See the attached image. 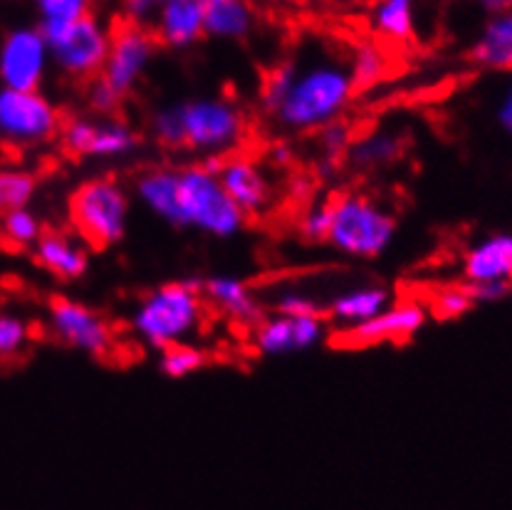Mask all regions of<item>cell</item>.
<instances>
[{"label":"cell","instance_id":"obj_1","mask_svg":"<svg viewBox=\"0 0 512 510\" xmlns=\"http://www.w3.org/2000/svg\"><path fill=\"white\" fill-rule=\"evenodd\" d=\"M357 92L347 52L327 40H307L268 72L260 102L282 132L317 134L347 114Z\"/></svg>","mask_w":512,"mask_h":510},{"label":"cell","instance_id":"obj_2","mask_svg":"<svg viewBox=\"0 0 512 510\" xmlns=\"http://www.w3.org/2000/svg\"><path fill=\"white\" fill-rule=\"evenodd\" d=\"M149 134L169 152H196L203 159H226L248 134V122L228 97H193L159 107L149 117Z\"/></svg>","mask_w":512,"mask_h":510},{"label":"cell","instance_id":"obj_3","mask_svg":"<svg viewBox=\"0 0 512 510\" xmlns=\"http://www.w3.org/2000/svg\"><path fill=\"white\" fill-rule=\"evenodd\" d=\"M206 310L201 280H176L144 295L129 317V327L139 342L161 352L191 342L206 322Z\"/></svg>","mask_w":512,"mask_h":510},{"label":"cell","instance_id":"obj_4","mask_svg":"<svg viewBox=\"0 0 512 510\" xmlns=\"http://www.w3.org/2000/svg\"><path fill=\"white\" fill-rule=\"evenodd\" d=\"M218 161L221 159H203L201 164L176 169L179 228H193L208 238L228 241L243 231L248 218L235 208L218 181Z\"/></svg>","mask_w":512,"mask_h":510},{"label":"cell","instance_id":"obj_5","mask_svg":"<svg viewBox=\"0 0 512 510\" xmlns=\"http://www.w3.org/2000/svg\"><path fill=\"white\" fill-rule=\"evenodd\" d=\"M327 246L352 260H372L384 255L396 238V216L372 196L349 194L327 201Z\"/></svg>","mask_w":512,"mask_h":510},{"label":"cell","instance_id":"obj_6","mask_svg":"<svg viewBox=\"0 0 512 510\" xmlns=\"http://www.w3.org/2000/svg\"><path fill=\"white\" fill-rule=\"evenodd\" d=\"M132 216V199L114 179H90L70 196V221L75 236L94 251L124 241Z\"/></svg>","mask_w":512,"mask_h":510},{"label":"cell","instance_id":"obj_7","mask_svg":"<svg viewBox=\"0 0 512 510\" xmlns=\"http://www.w3.org/2000/svg\"><path fill=\"white\" fill-rule=\"evenodd\" d=\"M43 30L52 65L75 82H92L102 72L107 60L112 30L104 28L94 15L72 23L38 25Z\"/></svg>","mask_w":512,"mask_h":510},{"label":"cell","instance_id":"obj_8","mask_svg":"<svg viewBox=\"0 0 512 510\" xmlns=\"http://www.w3.org/2000/svg\"><path fill=\"white\" fill-rule=\"evenodd\" d=\"M65 124L60 109L43 92L0 87V147L35 149L60 137Z\"/></svg>","mask_w":512,"mask_h":510},{"label":"cell","instance_id":"obj_9","mask_svg":"<svg viewBox=\"0 0 512 510\" xmlns=\"http://www.w3.org/2000/svg\"><path fill=\"white\" fill-rule=\"evenodd\" d=\"M60 142L77 159L114 161L139 149V132L117 117H75L60 129Z\"/></svg>","mask_w":512,"mask_h":510},{"label":"cell","instance_id":"obj_10","mask_svg":"<svg viewBox=\"0 0 512 510\" xmlns=\"http://www.w3.org/2000/svg\"><path fill=\"white\" fill-rule=\"evenodd\" d=\"M52 57L38 25H20L0 40V87L38 92L45 85Z\"/></svg>","mask_w":512,"mask_h":510},{"label":"cell","instance_id":"obj_11","mask_svg":"<svg viewBox=\"0 0 512 510\" xmlns=\"http://www.w3.org/2000/svg\"><path fill=\"white\" fill-rule=\"evenodd\" d=\"M47 330L70 350L104 359L114 347L112 325L90 305L72 298H55L47 307Z\"/></svg>","mask_w":512,"mask_h":510},{"label":"cell","instance_id":"obj_12","mask_svg":"<svg viewBox=\"0 0 512 510\" xmlns=\"http://www.w3.org/2000/svg\"><path fill=\"white\" fill-rule=\"evenodd\" d=\"M156 52V38L146 28L124 23L112 33L107 60L97 80L104 82L119 100H127L149 72Z\"/></svg>","mask_w":512,"mask_h":510},{"label":"cell","instance_id":"obj_13","mask_svg":"<svg viewBox=\"0 0 512 510\" xmlns=\"http://www.w3.org/2000/svg\"><path fill=\"white\" fill-rule=\"evenodd\" d=\"M327 340L325 317H263L250 327V345L263 357H290L315 350Z\"/></svg>","mask_w":512,"mask_h":510},{"label":"cell","instance_id":"obj_14","mask_svg":"<svg viewBox=\"0 0 512 510\" xmlns=\"http://www.w3.org/2000/svg\"><path fill=\"white\" fill-rule=\"evenodd\" d=\"M428 310L416 300L391 303L384 312L369 322L342 330V345L347 347H379V345H404L426 327Z\"/></svg>","mask_w":512,"mask_h":510},{"label":"cell","instance_id":"obj_15","mask_svg":"<svg viewBox=\"0 0 512 510\" xmlns=\"http://www.w3.org/2000/svg\"><path fill=\"white\" fill-rule=\"evenodd\" d=\"M218 181L226 189L228 199L245 218H260L273 206V184L268 174L255 161L243 156H226L218 161Z\"/></svg>","mask_w":512,"mask_h":510},{"label":"cell","instance_id":"obj_16","mask_svg":"<svg viewBox=\"0 0 512 510\" xmlns=\"http://www.w3.org/2000/svg\"><path fill=\"white\" fill-rule=\"evenodd\" d=\"M463 280L468 288L505 285L512 288V233H490L463 253Z\"/></svg>","mask_w":512,"mask_h":510},{"label":"cell","instance_id":"obj_17","mask_svg":"<svg viewBox=\"0 0 512 510\" xmlns=\"http://www.w3.org/2000/svg\"><path fill=\"white\" fill-rule=\"evenodd\" d=\"M33 258L60 283L80 280L90 270V246L65 231H45L33 246Z\"/></svg>","mask_w":512,"mask_h":510},{"label":"cell","instance_id":"obj_18","mask_svg":"<svg viewBox=\"0 0 512 510\" xmlns=\"http://www.w3.org/2000/svg\"><path fill=\"white\" fill-rule=\"evenodd\" d=\"M156 43L171 50L193 48L206 35L203 25V0H169L156 15L154 23Z\"/></svg>","mask_w":512,"mask_h":510},{"label":"cell","instance_id":"obj_19","mask_svg":"<svg viewBox=\"0 0 512 510\" xmlns=\"http://www.w3.org/2000/svg\"><path fill=\"white\" fill-rule=\"evenodd\" d=\"M201 293L208 305L221 310L223 315L231 317L238 325L253 327L255 322L265 317L263 305H260L253 288L245 280L233 278V275H213V278L201 280Z\"/></svg>","mask_w":512,"mask_h":510},{"label":"cell","instance_id":"obj_20","mask_svg":"<svg viewBox=\"0 0 512 510\" xmlns=\"http://www.w3.org/2000/svg\"><path fill=\"white\" fill-rule=\"evenodd\" d=\"M470 57L478 67L512 75V10H495L475 38Z\"/></svg>","mask_w":512,"mask_h":510},{"label":"cell","instance_id":"obj_21","mask_svg":"<svg viewBox=\"0 0 512 510\" xmlns=\"http://www.w3.org/2000/svg\"><path fill=\"white\" fill-rule=\"evenodd\" d=\"M391 303H394L391 293L381 285H357V288L342 290L339 295H334L332 303L327 305V315L334 325L349 330V327L369 322Z\"/></svg>","mask_w":512,"mask_h":510},{"label":"cell","instance_id":"obj_22","mask_svg":"<svg viewBox=\"0 0 512 510\" xmlns=\"http://www.w3.org/2000/svg\"><path fill=\"white\" fill-rule=\"evenodd\" d=\"M134 194L137 201L151 216L159 221L169 223V226L179 228V189H176V169H166V166H156V169L144 171L134 184Z\"/></svg>","mask_w":512,"mask_h":510},{"label":"cell","instance_id":"obj_23","mask_svg":"<svg viewBox=\"0 0 512 510\" xmlns=\"http://www.w3.org/2000/svg\"><path fill=\"white\" fill-rule=\"evenodd\" d=\"M404 152V134L396 132V129H374V132L354 139L347 152V161L357 171L372 174V171H384L394 166Z\"/></svg>","mask_w":512,"mask_h":510},{"label":"cell","instance_id":"obj_24","mask_svg":"<svg viewBox=\"0 0 512 510\" xmlns=\"http://www.w3.org/2000/svg\"><path fill=\"white\" fill-rule=\"evenodd\" d=\"M203 25L208 38L243 40L253 33V5L250 0H203Z\"/></svg>","mask_w":512,"mask_h":510},{"label":"cell","instance_id":"obj_25","mask_svg":"<svg viewBox=\"0 0 512 510\" xmlns=\"http://www.w3.org/2000/svg\"><path fill=\"white\" fill-rule=\"evenodd\" d=\"M369 25L384 43H406L416 30V0H374Z\"/></svg>","mask_w":512,"mask_h":510},{"label":"cell","instance_id":"obj_26","mask_svg":"<svg viewBox=\"0 0 512 510\" xmlns=\"http://www.w3.org/2000/svg\"><path fill=\"white\" fill-rule=\"evenodd\" d=\"M347 65L349 72H352L354 85L362 92L384 80L391 67V60L384 45L374 43V40H364V43H357L347 52Z\"/></svg>","mask_w":512,"mask_h":510},{"label":"cell","instance_id":"obj_27","mask_svg":"<svg viewBox=\"0 0 512 510\" xmlns=\"http://www.w3.org/2000/svg\"><path fill=\"white\" fill-rule=\"evenodd\" d=\"M35 194H38V179L30 171L0 166V218L20 208H30Z\"/></svg>","mask_w":512,"mask_h":510},{"label":"cell","instance_id":"obj_28","mask_svg":"<svg viewBox=\"0 0 512 510\" xmlns=\"http://www.w3.org/2000/svg\"><path fill=\"white\" fill-rule=\"evenodd\" d=\"M43 233L45 226L33 208H20V211H13L5 218H0V236H3L5 243L15 248H30L33 251V246L40 241Z\"/></svg>","mask_w":512,"mask_h":510},{"label":"cell","instance_id":"obj_29","mask_svg":"<svg viewBox=\"0 0 512 510\" xmlns=\"http://www.w3.org/2000/svg\"><path fill=\"white\" fill-rule=\"evenodd\" d=\"M208 357L201 347H196L193 342H184V345H174L161 350L159 357V369L164 377L169 379H186L191 374L201 372L206 367Z\"/></svg>","mask_w":512,"mask_h":510},{"label":"cell","instance_id":"obj_30","mask_svg":"<svg viewBox=\"0 0 512 510\" xmlns=\"http://www.w3.org/2000/svg\"><path fill=\"white\" fill-rule=\"evenodd\" d=\"M33 337V327L25 317L0 310V362L23 355Z\"/></svg>","mask_w":512,"mask_h":510},{"label":"cell","instance_id":"obj_31","mask_svg":"<svg viewBox=\"0 0 512 510\" xmlns=\"http://www.w3.org/2000/svg\"><path fill=\"white\" fill-rule=\"evenodd\" d=\"M475 307L473 295H470L468 285H451V288L438 290L431 298V303L426 305L428 315H433L436 320H458V317L468 315Z\"/></svg>","mask_w":512,"mask_h":510},{"label":"cell","instance_id":"obj_32","mask_svg":"<svg viewBox=\"0 0 512 510\" xmlns=\"http://www.w3.org/2000/svg\"><path fill=\"white\" fill-rule=\"evenodd\" d=\"M40 25L72 23L92 15V0H33Z\"/></svg>","mask_w":512,"mask_h":510},{"label":"cell","instance_id":"obj_33","mask_svg":"<svg viewBox=\"0 0 512 510\" xmlns=\"http://www.w3.org/2000/svg\"><path fill=\"white\" fill-rule=\"evenodd\" d=\"M275 315L285 317H317L322 315V305L317 303L312 295L302 293V290H285L275 298L273 303Z\"/></svg>","mask_w":512,"mask_h":510},{"label":"cell","instance_id":"obj_34","mask_svg":"<svg viewBox=\"0 0 512 510\" xmlns=\"http://www.w3.org/2000/svg\"><path fill=\"white\" fill-rule=\"evenodd\" d=\"M317 139H320V147H322V154L327 156V159H339V156H347L349 147H352V132H349L347 124L339 119V122L334 124H327L325 129H320L317 132Z\"/></svg>","mask_w":512,"mask_h":510},{"label":"cell","instance_id":"obj_35","mask_svg":"<svg viewBox=\"0 0 512 510\" xmlns=\"http://www.w3.org/2000/svg\"><path fill=\"white\" fill-rule=\"evenodd\" d=\"M329 228V208L327 204L307 208L305 216L300 218V236L307 243H325Z\"/></svg>","mask_w":512,"mask_h":510},{"label":"cell","instance_id":"obj_36","mask_svg":"<svg viewBox=\"0 0 512 510\" xmlns=\"http://www.w3.org/2000/svg\"><path fill=\"white\" fill-rule=\"evenodd\" d=\"M87 104H90L94 117H117L122 100L104 82L92 80L90 87H87Z\"/></svg>","mask_w":512,"mask_h":510},{"label":"cell","instance_id":"obj_37","mask_svg":"<svg viewBox=\"0 0 512 510\" xmlns=\"http://www.w3.org/2000/svg\"><path fill=\"white\" fill-rule=\"evenodd\" d=\"M166 3H169V0H124L127 23L146 28V25L154 23V18L161 13V8H164Z\"/></svg>","mask_w":512,"mask_h":510},{"label":"cell","instance_id":"obj_38","mask_svg":"<svg viewBox=\"0 0 512 510\" xmlns=\"http://www.w3.org/2000/svg\"><path fill=\"white\" fill-rule=\"evenodd\" d=\"M498 122H500V127H503L505 132L512 137V82L505 87L503 97H500V102H498Z\"/></svg>","mask_w":512,"mask_h":510},{"label":"cell","instance_id":"obj_39","mask_svg":"<svg viewBox=\"0 0 512 510\" xmlns=\"http://www.w3.org/2000/svg\"><path fill=\"white\" fill-rule=\"evenodd\" d=\"M480 5H485V8L490 10H505L510 5V0H478Z\"/></svg>","mask_w":512,"mask_h":510},{"label":"cell","instance_id":"obj_40","mask_svg":"<svg viewBox=\"0 0 512 510\" xmlns=\"http://www.w3.org/2000/svg\"><path fill=\"white\" fill-rule=\"evenodd\" d=\"M508 10H512V0H510V5H508Z\"/></svg>","mask_w":512,"mask_h":510}]
</instances>
